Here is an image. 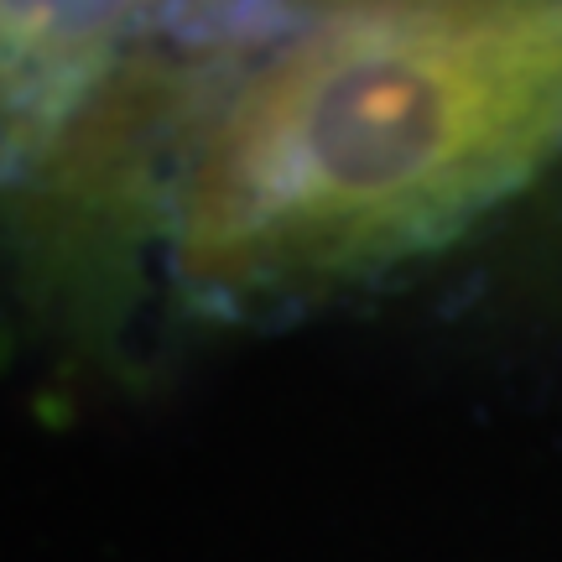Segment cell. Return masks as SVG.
Returning a JSON list of instances; mask_svg holds the SVG:
<instances>
[{
    "label": "cell",
    "mask_w": 562,
    "mask_h": 562,
    "mask_svg": "<svg viewBox=\"0 0 562 562\" xmlns=\"http://www.w3.org/2000/svg\"><path fill=\"white\" fill-rule=\"evenodd\" d=\"M562 151V0H302L178 178V277L292 297L453 240Z\"/></svg>",
    "instance_id": "1"
}]
</instances>
